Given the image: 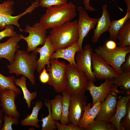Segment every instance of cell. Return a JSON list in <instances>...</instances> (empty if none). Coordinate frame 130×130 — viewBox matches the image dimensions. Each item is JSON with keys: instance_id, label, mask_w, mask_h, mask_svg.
Returning <instances> with one entry per match:
<instances>
[{"instance_id": "6da1fadb", "label": "cell", "mask_w": 130, "mask_h": 130, "mask_svg": "<svg viewBox=\"0 0 130 130\" xmlns=\"http://www.w3.org/2000/svg\"><path fill=\"white\" fill-rule=\"evenodd\" d=\"M76 10L72 2L52 6L41 16L39 23L45 29H52L71 21L76 16Z\"/></svg>"}, {"instance_id": "7a4b0ae2", "label": "cell", "mask_w": 130, "mask_h": 130, "mask_svg": "<svg viewBox=\"0 0 130 130\" xmlns=\"http://www.w3.org/2000/svg\"><path fill=\"white\" fill-rule=\"evenodd\" d=\"M77 22L76 20L52 28L47 37L54 52L70 46L78 41Z\"/></svg>"}, {"instance_id": "3957f363", "label": "cell", "mask_w": 130, "mask_h": 130, "mask_svg": "<svg viewBox=\"0 0 130 130\" xmlns=\"http://www.w3.org/2000/svg\"><path fill=\"white\" fill-rule=\"evenodd\" d=\"M37 57L33 52L29 54L26 52L18 50L15 54L14 60L7 67L9 73L21 75L29 79L33 85L35 84L34 73L37 68Z\"/></svg>"}, {"instance_id": "277c9868", "label": "cell", "mask_w": 130, "mask_h": 130, "mask_svg": "<svg viewBox=\"0 0 130 130\" xmlns=\"http://www.w3.org/2000/svg\"><path fill=\"white\" fill-rule=\"evenodd\" d=\"M108 64L112 66L119 74L123 71L121 66L125 61L127 55L130 53V46L117 47L112 50L107 48L104 45L98 46L94 50Z\"/></svg>"}, {"instance_id": "5b68a950", "label": "cell", "mask_w": 130, "mask_h": 130, "mask_svg": "<svg viewBox=\"0 0 130 130\" xmlns=\"http://www.w3.org/2000/svg\"><path fill=\"white\" fill-rule=\"evenodd\" d=\"M14 4V2L12 0L4 1L1 4L0 3V29H3L7 25H12L17 26L20 31H23L20 27L19 20L27 13H30L39 6L37 2L34 1L23 13L13 16L12 15L14 13L13 7Z\"/></svg>"}, {"instance_id": "8992f818", "label": "cell", "mask_w": 130, "mask_h": 130, "mask_svg": "<svg viewBox=\"0 0 130 130\" xmlns=\"http://www.w3.org/2000/svg\"><path fill=\"white\" fill-rule=\"evenodd\" d=\"M50 67L47 69L50 76L48 84L56 92L61 93L65 90L67 84V65L58 59H50Z\"/></svg>"}, {"instance_id": "52a82bcc", "label": "cell", "mask_w": 130, "mask_h": 130, "mask_svg": "<svg viewBox=\"0 0 130 130\" xmlns=\"http://www.w3.org/2000/svg\"><path fill=\"white\" fill-rule=\"evenodd\" d=\"M67 83L65 90L71 95L85 94V88L88 81L84 72L77 67L69 64L67 65Z\"/></svg>"}, {"instance_id": "ba28073f", "label": "cell", "mask_w": 130, "mask_h": 130, "mask_svg": "<svg viewBox=\"0 0 130 130\" xmlns=\"http://www.w3.org/2000/svg\"><path fill=\"white\" fill-rule=\"evenodd\" d=\"M26 28L23 31L28 33L29 35L25 37L20 34V37L27 43L26 52L28 53L33 52L39 46L44 44L47 36V29L44 28L39 22L36 23L32 26L26 25Z\"/></svg>"}, {"instance_id": "9c48e42d", "label": "cell", "mask_w": 130, "mask_h": 130, "mask_svg": "<svg viewBox=\"0 0 130 130\" xmlns=\"http://www.w3.org/2000/svg\"><path fill=\"white\" fill-rule=\"evenodd\" d=\"M77 10L79 13L77 22V28L78 34V46L80 50H83L82 45L84 38L90 31L94 29L97 24L98 18L90 17L86 10L81 6H78Z\"/></svg>"}, {"instance_id": "30bf717a", "label": "cell", "mask_w": 130, "mask_h": 130, "mask_svg": "<svg viewBox=\"0 0 130 130\" xmlns=\"http://www.w3.org/2000/svg\"><path fill=\"white\" fill-rule=\"evenodd\" d=\"M91 68L94 76L98 80L112 79L118 74L115 70L95 52L91 55Z\"/></svg>"}, {"instance_id": "8fae6325", "label": "cell", "mask_w": 130, "mask_h": 130, "mask_svg": "<svg viewBox=\"0 0 130 130\" xmlns=\"http://www.w3.org/2000/svg\"><path fill=\"white\" fill-rule=\"evenodd\" d=\"M87 98L85 94H79L71 95L68 115L69 123L78 125L87 104Z\"/></svg>"}, {"instance_id": "7c38bea8", "label": "cell", "mask_w": 130, "mask_h": 130, "mask_svg": "<svg viewBox=\"0 0 130 130\" xmlns=\"http://www.w3.org/2000/svg\"><path fill=\"white\" fill-rule=\"evenodd\" d=\"M86 91H89L92 98V103L99 101L103 102L105 98L111 92L118 91L117 88L115 87L112 82V79L107 78L99 86H97L94 82L88 81L85 88Z\"/></svg>"}, {"instance_id": "4fadbf2b", "label": "cell", "mask_w": 130, "mask_h": 130, "mask_svg": "<svg viewBox=\"0 0 130 130\" xmlns=\"http://www.w3.org/2000/svg\"><path fill=\"white\" fill-rule=\"evenodd\" d=\"M92 49L89 44L85 46L84 49L77 52L76 57L77 67L80 71L84 72L87 77L88 81H96L91 68V55Z\"/></svg>"}, {"instance_id": "5bb4252c", "label": "cell", "mask_w": 130, "mask_h": 130, "mask_svg": "<svg viewBox=\"0 0 130 130\" xmlns=\"http://www.w3.org/2000/svg\"><path fill=\"white\" fill-rule=\"evenodd\" d=\"M18 95L16 91L11 89H6L0 91V106L3 113L8 116L17 118L20 116L15 101Z\"/></svg>"}, {"instance_id": "9a60e30c", "label": "cell", "mask_w": 130, "mask_h": 130, "mask_svg": "<svg viewBox=\"0 0 130 130\" xmlns=\"http://www.w3.org/2000/svg\"><path fill=\"white\" fill-rule=\"evenodd\" d=\"M118 91L111 92L102 103L99 112L94 121H107L115 114L117 103Z\"/></svg>"}, {"instance_id": "2e32d148", "label": "cell", "mask_w": 130, "mask_h": 130, "mask_svg": "<svg viewBox=\"0 0 130 130\" xmlns=\"http://www.w3.org/2000/svg\"><path fill=\"white\" fill-rule=\"evenodd\" d=\"M22 39L20 34L10 37L6 42L0 43V59L3 58L7 59L12 64L14 60L15 53L20 48L19 42Z\"/></svg>"}, {"instance_id": "e0dca14e", "label": "cell", "mask_w": 130, "mask_h": 130, "mask_svg": "<svg viewBox=\"0 0 130 130\" xmlns=\"http://www.w3.org/2000/svg\"><path fill=\"white\" fill-rule=\"evenodd\" d=\"M53 46L47 36L44 44L41 47H37L33 52L36 54L39 53L40 57L37 61L36 70L40 74L45 65H47V69L50 67V60L51 56L54 52Z\"/></svg>"}, {"instance_id": "ac0fdd59", "label": "cell", "mask_w": 130, "mask_h": 130, "mask_svg": "<svg viewBox=\"0 0 130 130\" xmlns=\"http://www.w3.org/2000/svg\"><path fill=\"white\" fill-rule=\"evenodd\" d=\"M108 6L104 4L102 9L103 13L101 17L98 19L96 28L94 29L93 34L92 37V41L94 43L97 42L103 33L108 31L111 21L107 10Z\"/></svg>"}, {"instance_id": "d6986e66", "label": "cell", "mask_w": 130, "mask_h": 130, "mask_svg": "<svg viewBox=\"0 0 130 130\" xmlns=\"http://www.w3.org/2000/svg\"><path fill=\"white\" fill-rule=\"evenodd\" d=\"M130 99V94L119 98L117 101L115 114L107 121L114 126L116 130H121L120 122L127 113V103Z\"/></svg>"}, {"instance_id": "ffe728a7", "label": "cell", "mask_w": 130, "mask_h": 130, "mask_svg": "<svg viewBox=\"0 0 130 130\" xmlns=\"http://www.w3.org/2000/svg\"><path fill=\"white\" fill-rule=\"evenodd\" d=\"M102 103L98 101L93 104L91 107L90 103L87 104L84 108L83 114L78 124L80 127L84 129L94 121L100 109Z\"/></svg>"}, {"instance_id": "44dd1931", "label": "cell", "mask_w": 130, "mask_h": 130, "mask_svg": "<svg viewBox=\"0 0 130 130\" xmlns=\"http://www.w3.org/2000/svg\"><path fill=\"white\" fill-rule=\"evenodd\" d=\"M80 51H81L77 41L70 46L54 52L51 56V59L62 58L67 60L70 64L77 67L75 60V56L77 52Z\"/></svg>"}, {"instance_id": "7402d4cb", "label": "cell", "mask_w": 130, "mask_h": 130, "mask_svg": "<svg viewBox=\"0 0 130 130\" xmlns=\"http://www.w3.org/2000/svg\"><path fill=\"white\" fill-rule=\"evenodd\" d=\"M43 103L41 101H37L34 106H33L32 111L31 114H28L25 119L20 122L22 126H33L38 129L40 126L38 123L40 122L38 119L39 112L43 107Z\"/></svg>"}, {"instance_id": "603a6c76", "label": "cell", "mask_w": 130, "mask_h": 130, "mask_svg": "<svg viewBox=\"0 0 130 130\" xmlns=\"http://www.w3.org/2000/svg\"><path fill=\"white\" fill-rule=\"evenodd\" d=\"M15 84L20 87L22 89L24 96V98L26 100L28 108H31V101L35 99L37 96V92L34 91L30 92L28 90L26 86V78L24 76H22L21 78L16 79Z\"/></svg>"}, {"instance_id": "cb8c5ba5", "label": "cell", "mask_w": 130, "mask_h": 130, "mask_svg": "<svg viewBox=\"0 0 130 130\" xmlns=\"http://www.w3.org/2000/svg\"><path fill=\"white\" fill-rule=\"evenodd\" d=\"M130 19V11L127 10L126 15L120 19L113 20L111 22L108 30L110 34V39L114 41H116L118 31L127 21Z\"/></svg>"}, {"instance_id": "d4e9b609", "label": "cell", "mask_w": 130, "mask_h": 130, "mask_svg": "<svg viewBox=\"0 0 130 130\" xmlns=\"http://www.w3.org/2000/svg\"><path fill=\"white\" fill-rule=\"evenodd\" d=\"M117 39L118 47L130 46V19L128 20L118 32Z\"/></svg>"}, {"instance_id": "484cf974", "label": "cell", "mask_w": 130, "mask_h": 130, "mask_svg": "<svg viewBox=\"0 0 130 130\" xmlns=\"http://www.w3.org/2000/svg\"><path fill=\"white\" fill-rule=\"evenodd\" d=\"M62 111L61 123L64 124H69L68 115L71 95L65 90L62 92Z\"/></svg>"}, {"instance_id": "4316f807", "label": "cell", "mask_w": 130, "mask_h": 130, "mask_svg": "<svg viewBox=\"0 0 130 130\" xmlns=\"http://www.w3.org/2000/svg\"><path fill=\"white\" fill-rule=\"evenodd\" d=\"M113 83L116 88L122 86L130 93V71H124L116 77L112 79Z\"/></svg>"}, {"instance_id": "83f0119b", "label": "cell", "mask_w": 130, "mask_h": 130, "mask_svg": "<svg viewBox=\"0 0 130 130\" xmlns=\"http://www.w3.org/2000/svg\"><path fill=\"white\" fill-rule=\"evenodd\" d=\"M62 96L60 95H56L53 99L48 100L51 104L52 115L55 121L60 120L62 111Z\"/></svg>"}, {"instance_id": "f1b7e54d", "label": "cell", "mask_w": 130, "mask_h": 130, "mask_svg": "<svg viewBox=\"0 0 130 130\" xmlns=\"http://www.w3.org/2000/svg\"><path fill=\"white\" fill-rule=\"evenodd\" d=\"M44 104L47 108L48 111V115L45 117L42 115V119L40 120L42 122V130H56V126L55 125V120L52 117L51 109V104L48 99H45Z\"/></svg>"}, {"instance_id": "f546056e", "label": "cell", "mask_w": 130, "mask_h": 130, "mask_svg": "<svg viewBox=\"0 0 130 130\" xmlns=\"http://www.w3.org/2000/svg\"><path fill=\"white\" fill-rule=\"evenodd\" d=\"M15 79L14 76L6 77L0 73V91L6 89H11L16 91L18 95L20 94L21 91L15 84Z\"/></svg>"}, {"instance_id": "4dcf8cb0", "label": "cell", "mask_w": 130, "mask_h": 130, "mask_svg": "<svg viewBox=\"0 0 130 130\" xmlns=\"http://www.w3.org/2000/svg\"><path fill=\"white\" fill-rule=\"evenodd\" d=\"M85 130H116L114 126L110 122L104 121H94L87 127Z\"/></svg>"}, {"instance_id": "1f68e13d", "label": "cell", "mask_w": 130, "mask_h": 130, "mask_svg": "<svg viewBox=\"0 0 130 130\" xmlns=\"http://www.w3.org/2000/svg\"><path fill=\"white\" fill-rule=\"evenodd\" d=\"M4 123L1 130H13V124L17 125L19 123V118L8 116L5 114L4 115Z\"/></svg>"}, {"instance_id": "d6a6232c", "label": "cell", "mask_w": 130, "mask_h": 130, "mask_svg": "<svg viewBox=\"0 0 130 130\" xmlns=\"http://www.w3.org/2000/svg\"><path fill=\"white\" fill-rule=\"evenodd\" d=\"M121 130H130V100L128 102L127 111L126 114L120 122Z\"/></svg>"}, {"instance_id": "836d02e7", "label": "cell", "mask_w": 130, "mask_h": 130, "mask_svg": "<svg viewBox=\"0 0 130 130\" xmlns=\"http://www.w3.org/2000/svg\"><path fill=\"white\" fill-rule=\"evenodd\" d=\"M67 3V0H40L39 5L42 7L48 8L53 6L64 5Z\"/></svg>"}, {"instance_id": "e575fe53", "label": "cell", "mask_w": 130, "mask_h": 130, "mask_svg": "<svg viewBox=\"0 0 130 130\" xmlns=\"http://www.w3.org/2000/svg\"><path fill=\"white\" fill-rule=\"evenodd\" d=\"M5 29L0 31V40L6 37H10L14 36L17 33L14 31V26L12 25H8Z\"/></svg>"}, {"instance_id": "d590c367", "label": "cell", "mask_w": 130, "mask_h": 130, "mask_svg": "<svg viewBox=\"0 0 130 130\" xmlns=\"http://www.w3.org/2000/svg\"><path fill=\"white\" fill-rule=\"evenodd\" d=\"M55 124L58 130H84V129L73 124L69 123L68 124H64L55 121Z\"/></svg>"}, {"instance_id": "8d00e7d4", "label": "cell", "mask_w": 130, "mask_h": 130, "mask_svg": "<svg viewBox=\"0 0 130 130\" xmlns=\"http://www.w3.org/2000/svg\"><path fill=\"white\" fill-rule=\"evenodd\" d=\"M45 67L39 74V78L40 81L42 83L46 84L48 83L50 79V76L48 73L47 72Z\"/></svg>"}, {"instance_id": "74e56055", "label": "cell", "mask_w": 130, "mask_h": 130, "mask_svg": "<svg viewBox=\"0 0 130 130\" xmlns=\"http://www.w3.org/2000/svg\"><path fill=\"white\" fill-rule=\"evenodd\" d=\"M121 68L123 71H130V53L127 55L125 61L122 64Z\"/></svg>"}, {"instance_id": "f35d334b", "label": "cell", "mask_w": 130, "mask_h": 130, "mask_svg": "<svg viewBox=\"0 0 130 130\" xmlns=\"http://www.w3.org/2000/svg\"><path fill=\"white\" fill-rule=\"evenodd\" d=\"M106 47L110 50L114 49L117 47V44L114 41L111 40L107 41L104 45Z\"/></svg>"}, {"instance_id": "ab89813d", "label": "cell", "mask_w": 130, "mask_h": 130, "mask_svg": "<svg viewBox=\"0 0 130 130\" xmlns=\"http://www.w3.org/2000/svg\"><path fill=\"white\" fill-rule=\"evenodd\" d=\"M91 0H83V2L84 5L85 9L87 11L93 12L97 10L92 6H91L89 4Z\"/></svg>"}, {"instance_id": "60d3db41", "label": "cell", "mask_w": 130, "mask_h": 130, "mask_svg": "<svg viewBox=\"0 0 130 130\" xmlns=\"http://www.w3.org/2000/svg\"><path fill=\"white\" fill-rule=\"evenodd\" d=\"M4 113L2 110L0 109V130H1L3 125V121L4 120Z\"/></svg>"}, {"instance_id": "b9f144b4", "label": "cell", "mask_w": 130, "mask_h": 130, "mask_svg": "<svg viewBox=\"0 0 130 130\" xmlns=\"http://www.w3.org/2000/svg\"><path fill=\"white\" fill-rule=\"evenodd\" d=\"M127 6V10L130 11V0H123Z\"/></svg>"}]
</instances>
